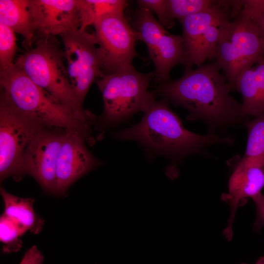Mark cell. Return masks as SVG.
<instances>
[{
    "label": "cell",
    "instance_id": "7a4b0ae2",
    "mask_svg": "<svg viewBox=\"0 0 264 264\" xmlns=\"http://www.w3.org/2000/svg\"><path fill=\"white\" fill-rule=\"evenodd\" d=\"M167 101L155 100L153 93L142 111L143 115L140 122L114 133V137L120 140L136 141L155 154L176 160L202 152L214 144L233 142L230 136L199 135L187 130L169 108Z\"/></svg>",
    "mask_w": 264,
    "mask_h": 264
},
{
    "label": "cell",
    "instance_id": "4fadbf2b",
    "mask_svg": "<svg viewBox=\"0 0 264 264\" xmlns=\"http://www.w3.org/2000/svg\"><path fill=\"white\" fill-rule=\"evenodd\" d=\"M36 31L43 37H62L80 27L77 0H30Z\"/></svg>",
    "mask_w": 264,
    "mask_h": 264
},
{
    "label": "cell",
    "instance_id": "2e32d148",
    "mask_svg": "<svg viewBox=\"0 0 264 264\" xmlns=\"http://www.w3.org/2000/svg\"><path fill=\"white\" fill-rule=\"evenodd\" d=\"M234 89L242 96L243 117H257L264 112V57L240 74L235 83Z\"/></svg>",
    "mask_w": 264,
    "mask_h": 264
},
{
    "label": "cell",
    "instance_id": "7402d4cb",
    "mask_svg": "<svg viewBox=\"0 0 264 264\" xmlns=\"http://www.w3.org/2000/svg\"><path fill=\"white\" fill-rule=\"evenodd\" d=\"M217 2L214 0H167L169 15L174 21L205 10Z\"/></svg>",
    "mask_w": 264,
    "mask_h": 264
},
{
    "label": "cell",
    "instance_id": "44dd1931",
    "mask_svg": "<svg viewBox=\"0 0 264 264\" xmlns=\"http://www.w3.org/2000/svg\"><path fill=\"white\" fill-rule=\"evenodd\" d=\"M26 232L19 223L2 214L0 217V240L3 244V252L19 251L22 247L20 237Z\"/></svg>",
    "mask_w": 264,
    "mask_h": 264
},
{
    "label": "cell",
    "instance_id": "7c38bea8",
    "mask_svg": "<svg viewBox=\"0 0 264 264\" xmlns=\"http://www.w3.org/2000/svg\"><path fill=\"white\" fill-rule=\"evenodd\" d=\"M66 130L45 127L32 137L26 149L23 176H32L46 192L56 194V170L59 153Z\"/></svg>",
    "mask_w": 264,
    "mask_h": 264
},
{
    "label": "cell",
    "instance_id": "9c48e42d",
    "mask_svg": "<svg viewBox=\"0 0 264 264\" xmlns=\"http://www.w3.org/2000/svg\"><path fill=\"white\" fill-rule=\"evenodd\" d=\"M69 80L83 105L92 83L103 74V56L94 34L80 29L61 37Z\"/></svg>",
    "mask_w": 264,
    "mask_h": 264
},
{
    "label": "cell",
    "instance_id": "484cf974",
    "mask_svg": "<svg viewBox=\"0 0 264 264\" xmlns=\"http://www.w3.org/2000/svg\"><path fill=\"white\" fill-rule=\"evenodd\" d=\"M256 208V217L254 223V229L257 232L264 226V195L259 193L251 198Z\"/></svg>",
    "mask_w": 264,
    "mask_h": 264
},
{
    "label": "cell",
    "instance_id": "5bb4252c",
    "mask_svg": "<svg viewBox=\"0 0 264 264\" xmlns=\"http://www.w3.org/2000/svg\"><path fill=\"white\" fill-rule=\"evenodd\" d=\"M85 142L77 132L66 131L57 162L56 194L65 193L76 180L100 165Z\"/></svg>",
    "mask_w": 264,
    "mask_h": 264
},
{
    "label": "cell",
    "instance_id": "e0dca14e",
    "mask_svg": "<svg viewBox=\"0 0 264 264\" xmlns=\"http://www.w3.org/2000/svg\"><path fill=\"white\" fill-rule=\"evenodd\" d=\"M30 0H0V22L21 35L29 46L36 32Z\"/></svg>",
    "mask_w": 264,
    "mask_h": 264
},
{
    "label": "cell",
    "instance_id": "8992f818",
    "mask_svg": "<svg viewBox=\"0 0 264 264\" xmlns=\"http://www.w3.org/2000/svg\"><path fill=\"white\" fill-rule=\"evenodd\" d=\"M264 57V39L258 27L241 8L221 33L215 63L223 71L233 90L240 74Z\"/></svg>",
    "mask_w": 264,
    "mask_h": 264
},
{
    "label": "cell",
    "instance_id": "30bf717a",
    "mask_svg": "<svg viewBox=\"0 0 264 264\" xmlns=\"http://www.w3.org/2000/svg\"><path fill=\"white\" fill-rule=\"evenodd\" d=\"M43 127L0 100V180L23 176L24 153L33 136Z\"/></svg>",
    "mask_w": 264,
    "mask_h": 264
},
{
    "label": "cell",
    "instance_id": "603a6c76",
    "mask_svg": "<svg viewBox=\"0 0 264 264\" xmlns=\"http://www.w3.org/2000/svg\"><path fill=\"white\" fill-rule=\"evenodd\" d=\"M17 45L15 32L0 22V70L5 71L14 65Z\"/></svg>",
    "mask_w": 264,
    "mask_h": 264
},
{
    "label": "cell",
    "instance_id": "9a60e30c",
    "mask_svg": "<svg viewBox=\"0 0 264 264\" xmlns=\"http://www.w3.org/2000/svg\"><path fill=\"white\" fill-rule=\"evenodd\" d=\"M264 187V167L248 166L238 163L228 182V192L221 196L222 200L230 208L227 224L223 235L230 241L233 238V224L237 209L246 202L248 198L261 193Z\"/></svg>",
    "mask_w": 264,
    "mask_h": 264
},
{
    "label": "cell",
    "instance_id": "ffe728a7",
    "mask_svg": "<svg viewBox=\"0 0 264 264\" xmlns=\"http://www.w3.org/2000/svg\"><path fill=\"white\" fill-rule=\"evenodd\" d=\"M248 140L245 153L238 163L264 167V112L245 122Z\"/></svg>",
    "mask_w": 264,
    "mask_h": 264
},
{
    "label": "cell",
    "instance_id": "5b68a950",
    "mask_svg": "<svg viewBox=\"0 0 264 264\" xmlns=\"http://www.w3.org/2000/svg\"><path fill=\"white\" fill-rule=\"evenodd\" d=\"M154 76V72L141 73L131 66L98 78L96 83L104 104L98 124L99 129L124 122L142 111L153 94L148 88Z\"/></svg>",
    "mask_w": 264,
    "mask_h": 264
},
{
    "label": "cell",
    "instance_id": "d4e9b609",
    "mask_svg": "<svg viewBox=\"0 0 264 264\" xmlns=\"http://www.w3.org/2000/svg\"><path fill=\"white\" fill-rule=\"evenodd\" d=\"M242 11L255 23L264 39V0H242Z\"/></svg>",
    "mask_w": 264,
    "mask_h": 264
},
{
    "label": "cell",
    "instance_id": "8fae6325",
    "mask_svg": "<svg viewBox=\"0 0 264 264\" xmlns=\"http://www.w3.org/2000/svg\"><path fill=\"white\" fill-rule=\"evenodd\" d=\"M94 35L103 56V74H109L132 66L136 56V33L126 20L124 13L110 15L93 24Z\"/></svg>",
    "mask_w": 264,
    "mask_h": 264
},
{
    "label": "cell",
    "instance_id": "d6986e66",
    "mask_svg": "<svg viewBox=\"0 0 264 264\" xmlns=\"http://www.w3.org/2000/svg\"><path fill=\"white\" fill-rule=\"evenodd\" d=\"M77 3L81 31L104 17L124 13L128 4L123 0H77Z\"/></svg>",
    "mask_w": 264,
    "mask_h": 264
},
{
    "label": "cell",
    "instance_id": "52a82bcc",
    "mask_svg": "<svg viewBox=\"0 0 264 264\" xmlns=\"http://www.w3.org/2000/svg\"><path fill=\"white\" fill-rule=\"evenodd\" d=\"M242 6V0H217L211 7L179 20L183 28L185 70L215 58L222 31Z\"/></svg>",
    "mask_w": 264,
    "mask_h": 264
},
{
    "label": "cell",
    "instance_id": "83f0119b",
    "mask_svg": "<svg viewBox=\"0 0 264 264\" xmlns=\"http://www.w3.org/2000/svg\"><path fill=\"white\" fill-rule=\"evenodd\" d=\"M255 264H264V255L259 258Z\"/></svg>",
    "mask_w": 264,
    "mask_h": 264
},
{
    "label": "cell",
    "instance_id": "6da1fadb",
    "mask_svg": "<svg viewBox=\"0 0 264 264\" xmlns=\"http://www.w3.org/2000/svg\"><path fill=\"white\" fill-rule=\"evenodd\" d=\"M232 90L215 63L185 70L179 79L162 83L158 93L164 99L189 112L188 120H201L212 128L240 122L242 105L230 95Z\"/></svg>",
    "mask_w": 264,
    "mask_h": 264
},
{
    "label": "cell",
    "instance_id": "277c9868",
    "mask_svg": "<svg viewBox=\"0 0 264 264\" xmlns=\"http://www.w3.org/2000/svg\"><path fill=\"white\" fill-rule=\"evenodd\" d=\"M51 37L40 39L33 48L19 55L14 65L89 126L94 116L79 102L69 80L64 52Z\"/></svg>",
    "mask_w": 264,
    "mask_h": 264
},
{
    "label": "cell",
    "instance_id": "4316f807",
    "mask_svg": "<svg viewBox=\"0 0 264 264\" xmlns=\"http://www.w3.org/2000/svg\"><path fill=\"white\" fill-rule=\"evenodd\" d=\"M44 257L36 245H33L24 253L19 264H43Z\"/></svg>",
    "mask_w": 264,
    "mask_h": 264
},
{
    "label": "cell",
    "instance_id": "ba28073f",
    "mask_svg": "<svg viewBox=\"0 0 264 264\" xmlns=\"http://www.w3.org/2000/svg\"><path fill=\"white\" fill-rule=\"evenodd\" d=\"M134 29L138 40L146 44L155 70L156 82H167L172 68L184 65L185 53L182 36L172 34L154 16L149 10L138 7Z\"/></svg>",
    "mask_w": 264,
    "mask_h": 264
},
{
    "label": "cell",
    "instance_id": "ac0fdd59",
    "mask_svg": "<svg viewBox=\"0 0 264 264\" xmlns=\"http://www.w3.org/2000/svg\"><path fill=\"white\" fill-rule=\"evenodd\" d=\"M0 193L4 203V215L33 234H38L42 231L44 220L34 209V198L19 197L7 192L2 187L0 188Z\"/></svg>",
    "mask_w": 264,
    "mask_h": 264
},
{
    "label": "cell",
    "instance_id": "3957f363",
    "mask_svg": "<svg viewBox=\"0 0 264 264\" xmlns=\"http://www.w3.org/2000/svg\"><path fill=\"white\" fill-rule=\"evenodd\" d=\"M0 100L43 127H57L78 133L94 143L89 126L80 122L65 106L37 86L15 65L0 71Z\"/></svg>",
    "mask_w": 264,
    "mask_h": 264
},
{
    "label": "cell",
    "instance_id": "cb8c5ba5",
    "mask_svg": "<svg viewBox=\"0 0 264 264\" xmlns=\"http://www.w3.org/2000/svg\"><path fill=\"white\" fill-rule=\"evenodd\" d=\"M138 7L147 9L154 13L158 22L165 28L170 29L175 25V21L170 17L167 0H139L137 1Z\"/></svg>",
    "mask_w": 264,
    "mask_h": 264
}]
</instances>
